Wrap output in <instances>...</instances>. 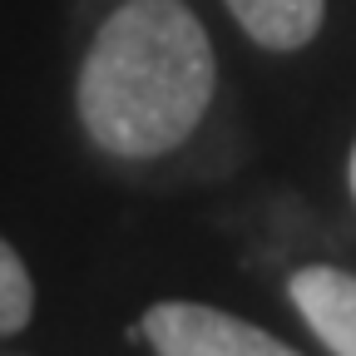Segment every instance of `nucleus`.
<instances>
[{
    "label": "nucleus",
    "instance_id": "4",
    "mask_svg": "<svg viewBox=\"0 0 356 356\" xmlns=\"http://www.w3.org/2000/svg\"><path fill=\"white\" fill-rule=\"evenodd\" d=\"M262 50H302L322 30V0H222Z\"/></svg>",
    "mask_w": 356,
    "mask_h": 356
},
{
    "label": "nucleus",
    "instance_id": "2",
    "mask_svg": "<svg viewBox=\"0 0 356 356\" xmlns=\"http://www.w3.org/2000/svg\"><path fill=\"white\" fill-rule=\"evenodd\" d=\"M139 332L159 356H302L273 332L203 302H159L144 312Z\"/></svg>",
    "mask_w": 356,
    "mask_h": 356
},
{
    "label": "nucleus",
    "instance_id": "1",
    "mask_svg": "<svg viewBox=\"0 0 356 356\" xmlns=\"http://www.w3.org/2000/svg\"><path fill=\"white\" fill-rule=\"evenodd\" d=\"M213 44L184 0H124L79 70V119L119 159H159L213 104Z\"/></svg>",
    "mask_w": 356,
    "mask_h": 356
},
{
    "label": "nucleus",
    "instance_id": "3",
    "mask_svg": "<svg viewBox=\"0 0 356 356\" xmlns=\"http://www.w3.org/2000/svg\"><path fill=\"white\" fill-rule=\"evenodd\" d=\"M287 292L332 356H356V277L351 273H341V267H302V273H292Z\"/></svg>",
    "mask_w": 356,
    "mask_h": 356
},
{
    "label": "nucleus",
    "instance_id": "5",
    "mask_svg": "<svg viewBox=\"0 0 356 356\" xmlns=\"http://www.w3.org/2000/svg\"><path fill=\"white\" fill-rule=\"evenodd\" d=\"M35 312V287H30V273L25 262L15 257V248L0 238V337H10L30 322Z\"/></svg>",
    "mask_w": 356,
    "mask_h": 356
},
{
    "label": "nucleus",
    "instance_id": "6",
    "mask_svg": "<svg viewBox=\"0 0 356 356\" xmlns=\"http://www.w3.org/2000/svg\"><path fill=\"white\" fill-rule=\"evenodd\" d=\"M351 193H356V149H351Z\"/></svg>",
    "mask_w": 356,
    "mask_h": 356
}]
</instances>
